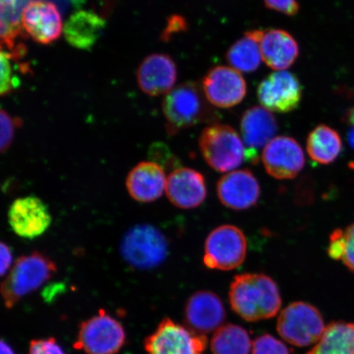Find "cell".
<instances>
[{
    "label": "cell",
    "mask_w": 354,
    "mask_h": 354,
    "mask_svg": "<svg viewBox=\"0 0 354 354\" xmlns=\"http://www.w3.org/2000/svg\"><path fill=\"white\" fill-rule=\"evenodd\" d=\"M203 158L212 169L231 171L240 167L245 158V145L232 127L211 124L198 139Z\"/></svg>",
    "instance_id": "5b68a950"
},
{
    "label": "cell",
    "mask_w": 354,
    "mask_h": 354,
    "mask_svg": "<svg viewBox=\"0 0 354 354\" xmlns=\"http://www.w3.org/2000/svg\"><path fill=\"white\" fill-rule=\"evenodd\" d=\"M307 354H354V323L334 322Z\"/></svg>",
    "instance_id": "d4e9b609"
},
{
    "label": "cell",
    "mask_w": 354,
    "mask_h": 354,
    "mask_svg": "<svg viewBox=\"0 0 354 354\" xmlns=\"http://www.w3.org/2000/svg\"><path fill=\"white\" fill-rule=\"evenodd\" d=\"M348 121L354 126V108L348 113Z\"/></svg>",
    "instance_id": "74e56055"
},
{
    "label": "cell",
    "mask_w": 354,
    "mask_h": 354,
    "mask_svg": "<svg viewBox=\"0 0 354 354\" xmlns=\"http://www.w3.org/2000/svg\"><path fill=\"white\" fill-rule=\"evenodd\" d=\"M207 344L206 335L194 334L187 327L165 318L145 339V348L148 354H203Z\"/></svg>",
    "instance_id": "9c48e42d"
},
{
    "label": "cell",
    "mask_w": 354,
    "mask_h": 354,
    "mask_svg": "<svg viewBox=\"0 0 354 354\" xmlns=\"http://www.w3.org/2000/svg\"><path fill=\"white\" fill-rule=\"evenodd\" d=\"M126 343L121 323L100 310L80 326L75 348L87 354H117Z\"/></svg>",
    "instance_id": "52a82bcc"
},
{
    "label": "cell",
    "mask_w": 354,
    "mask_h": 354,
    "mask_svg": "<svg viewBox=\"0 0 354 354\" xmlns=\"http://www.w3.org/2000/svg\"><path fill=\"white\" fill-rule=\"evenodd\" d=\"M344 250L342 261L348 270L354 273V223L344 231Z\"/></svg>",
    "instance_id": "4dcf8cb0"
},
{
    "label": "cell",
    "mask_w": 354,
    "mask_h": 354,
    "mask_svg": "<svg viewBox=\"0 0 354 354\" xmlns=\"http://www.w3.org/2000/svg\"><path fill=\"white\" fill-rule=\"evenodd\" d=\"M246 254L245 234L236 225H223L206 239L203 263L207 268L231 271L240 267Z\"/></svg>",
    "instance_id": "ba28073f"
},
{
    "label": "cell",
    "mask_w": 354,
    "mask_h": 354,
    "mask_svg": "<svg viewBox=\"0 0 354 354\" xmlns=\"http://www.w3.org/2000/svg\"><path fill=\"white\" fill-rule=\"evenodd\" d=\"M0 254H1V267H0V272H1V276L4 277L6 274L10 272L13 263L12 250L6 243L1 242Z\"/></svg>",
    "instance_id": "836d02e7"
},
{
    "label": "cell",
    "mask_w": 354,
    "mask_h": 354,
    "mask_svg": "<svg viewBox=\"0 0 354 354\" xmlns=\"http://www.w3.org/2000/svg\"><path fill=\"white\" fill-rule=\"evenodd\" d=\"M24 32L41 44L54 43L64 32L59 8L48 0H32L26 4L21 15Z\"/></svg>",
    "instance_id": "7c38bea8"
},
{
    "label": "cell",
    "mask_w": 354,
    "mask_h": 354,
    "mask_svg": "<svg viewBox=\"0 0 354 354\" xmlns=\"http://www.w3.org/2000/svg\"><path fill=\"white\" fill-rule=\"evenodd\" d=\"M166 184L165 169L153 161L140 162L129 172L126 180L130 196L140 203L157 201L165 192Z\"/></svg>",
    "instance_id": "ffe728a7"
},
{
    "label": "cell",
    "mask_w": 354,
    "mask_h": 354,
    "mask_svg": "<svg viewBox=\"0 0 354 354\" xmlns=\"http://www.w3.org/2000/svg\"><path fill=\"white\" fill-rule=\"evenodd\" d=\"M260 47L264 63L277 71L290 68L299 55L297 41L289 32L281 29L264 30Z\"/></svg>",
    "instance_id": "44dd1931"
},
{
    "label": "cell",
    "mask_w": 354,
    "mask_h": 354,
    "mask_svg": "<svg viewBox=\"0 0 354 354\" xmlns=\"http://www.w3.org/2000/svg\"><path fill=\"white\" fill-rule=\"evenodd\" d=\"M302 96L303 87L299 78L286 71L270 74L258 88L260 104L270 112H292L299 107Z\"/></svg>",
    "instance_id": "30bf717a"
},
{
    "label": "cell",
    "mask_w": 354,
    "mask_h": 354,
    "mask_svg": "<svg viewBox=\"0 0 354 354\" xmlns=\"http://www.w3.org/2000/svg\"><path fill=\"white\" fill-rule=\"evenodd\" d=\"M165 192L169 201L179 209H196L207 197L205 176L192 168H176L167 177Z\"/></svg>",
    "instance_id": "ac0fdd59"
},
{
    "label": "cell",
    "mask_w": 354,
    "mask_h": 354,
    "mask_svg": "<svg viewBox=\"0 0 354 354\" xmlns=\"http://www.w3.org/2000/svg\"><path fill=\"white\" fill-rule=\"evenodd\" d=\"M0 354H15L12 348L7 343L1 340V346H0Z\"/></svg>",
    "instance_id": "d590c367"
},
{
    "label": "cell",
    "mask_w": 354,
    "mask_h": 354,
    "mask_svg": "<svg viewBox=\"0 0 354 354\" xmlns=\"http://www.w3.org/2000/svg\"><path fill=\"white\" fill-rule=\"evenodd\" d=\"M263 32V30H250L229 48L227 60L234 69L249 73L259 68L263 59L260 43Z\"/></svg>",
    "instance_id": "603a6c76"
},
{
    "label": "cell",
    "mask_w": 354,
    "mask_h": 354,
    "mask_svg": "<svg viewBox=\"0 0 354 354\" xmlns=\"http://www.w3.org/2000/svg\"><path fill=\"white\" fill-rule=\"evenodd\" d=\"M57 272L54 261L39 252L21 256L13 264L1 285L3 304L12 308L50 280Z\"/></svg>",
    "instance_id": "3957f363"
},
{
    "label": "cell",
    "mask_w": 354,
    "mask_h": 354,
    "mask_svg": "<svg viewBox=\"0 0 354 354\" xmlns=\"http://www.w3.org/2000/svg\"><path fill=\"white\" fill-rule=\"evenodd\" d=\"M348 141H349V144H351V145L352 146V147L354 149V128L353 130L351 131V132H349Z\"/></svg>",
    "instance_id": "8d00e7d4"
},
{
    "label": "cell",
    "mask_w": 354,
    "mask_h": 354,
    "mask_svg": "<svg viewBox=\"0 0 354 354\" xmlns=\"http://www.w3.org/2000/svg\"><path fill=\"white\" fill-rule=\"evenodd\" d=\"M262 160L268 174L278 180L294 179L303 170L302 147L289 136H277L265 146Z\"/></svg>",
    "instance_id": "8fae6325"
},
{
    "label": "cell",
    "mask_w": 354,
    "mask_h": 354,
    "mask_svg": "<svg viewBox=\"0 0 354 354\" xmlns=\"http://www.w3.org/2000/svg\"><path fill=\"white\" fill-rule=\"evenodd\" d=\"M252 347L249 333L237 325L221 326L211 339L212 354H250Z\"/></svg>",
    "instance_id": "484cf974"
},
{
    "label": "cell",
    "mask_w": 354,
    "mask_h": 354,
    "mask_svg": "<svg viewBox=\"0 0 354 354\" xmlns=\"http://www.w3.org/2000/svg\"><path fill=\"white\" fill-rule=\"evenodd\" d=\"M105 21L92 11L80 10L69 17L64 26L66 41L80 50H90L100 37Z\"/></svg>",
    "instance_id": "7402d4cb"
},
{
    "label": "cell",
    "mask_w": 354,
    "mask_h": 354,
    "mask_svg": "<svg viewBox=\"0 0 354 354\" xmlns=\"http://www.w3.org/2000/svg\"><path fill=\"white\" fill-rule=\"evenodd\" d=\"M165 234L152 225H135L127 231L120 243V254L125 263L139 270L156 268L168 255Z\"/></svg>",
    "instance_id": "277c9868"
},
{
    "label": "cell",
    "mask_w": 354,
    "mask_h": 354,
    "mask_svg": "<svg viewBox=\"0 0 354 354\" xmlns=\"http://www.w3.org/2000/svg\"><path fill=\"white\" fill-rule=\"evenodd\" d=\"M277 129L276 118L263 107L254 106L243 114L241 131L245 158L252 165H258L260 150L274 139Z\"/></svg>",
    "instance_id": "2e32d148"
},
{
    "label": "cell",
    "mask_w": 354,
    "mask_h": 354,
    "mask_svg": "<svg viewBox=\"0 0 354 354\" xmlns=\"http://www.w3.org/2000/svg\"><path fill=\"white\" fill-rule=\"evenodd\" d=\"M136 78L145 94L152 97L167 95L176 82V65L169 55L152 54L141 62Z\"/></svg>",
    "instance_id": "d6986e66"
},
{
    "label": "cell",
    "mask_w": 354,
    "mask_h": 354,
    "mask_svg": "<svg viewBox=\"0 0 354 354\" xmlns=\"http://www.w3.org/2000/svg\"><path fill=\"white\" fill-rule=\"evenodd\" d=\"M0 123H1V135H0V150L1 153H6L15 140V132L17 127L22 125L21 118H13L6 110L0 112Z\"/></svg>",
    "instance_id": "83f0119b"
},
{
    "label": "cell",
    "mask_w": 354,
    "mask_h": 354,
    "mask_svg": "<svg viewBox=\"0 0 354 354\" xmlns=\"http://www.w3.org/2000/svg\"><path fill=\"white\" fill-rule=\"evenodd\" d=\"M344 250V236L342 229H336L330 236L328 254L331 259L342 260Z\"/></svg>",
    "instance_id": "d6a6232c"
},
{
    "label": "cell",
    "mask_w": 354,
    "mask_h": 354,
    "mask_svg": "<svg viewBox=\"0 0 354 354\" xmlns=\"http://www.w3.org/2000/svg\"><path fill=\"white\" fill-rule=\"evenodd\" d=\"M229 300L233 311L250 322L275 317L281 306L277 283L262 273L234 277L230 286Z\"/></svg>",
    "instance_id": "6da1fadb"
},
{
    "label": "cell",
    "mask_w": 354,
    "mask_h": 354,
    "mask_svg": "<svg viewBox=\"0 0 354 354\" xmlns=\"http://www.w3.org/2000/svg\"><path fill=\"white\" fill-rule=\"evenodd\" d=\"M219 201L228 209L246 210L256 205L260 198L259 180L250 170L233 171L224 175L216 185Z\"/></svg>",
    "instance_id": "e0dca14e"
},
{
    "label": "cell",
    "mask_w": 354,
    "mask_h": 354,
    "mask_svg": "<svg viewBox=\"0 0 354 354\" xmlns=\"http://www.w3.org/2000/svg\"><path fill=\"white\" fill-rule=\"evenodd\" d=\"M343 145L339 133L328 126L319 125L310 132L307 151L312 160L319 165L334 162L342 151Z\"/></svg>",
    "instance_id": "cb8c5ba5"
},
{
    "label": "cell",
    "mask_w": 354,
    "mask_h": 354,
    "mask_svg": "<svg viewBox=\"0 0 354 354\" xmlns=\"http://www.w3.org/2000/svg\"><path fill=\"white\" fill-rule=\"evenodd\" d=\"M202 88L207 101L220 109H229L245 99L247 85L240 72L218 66L212 68L203 80Z\"/></svg>",
    "instance_id": "4fadbf2b"
},
{
    "label": "cell",
    "mask_w": 354,
    "mask_h": 354,
    "mask_svg": "<svg viewBox=\"0 0 354 354\" xmlns=\"http://www.w3.org/2000/svg\"><path fill=\"white\" fill-rule=\"evenodd\" d=\"M225 310L219 296L211 291H198L185 306V327L193 333L206 335L218 330L225 320Z\"/></svg>",
    "instance_id": "9a60e30c"
},
{
    "label": "cell",
    "mask_w": 354,
    "mask_h": 354,
    "mask_svg": "<svg viewBox=\"0 0 354 354\" xmlns=\"http://www.w3.org/2000/svg\"><path fill=\"white\" fill-rule=\"evenodd\" d=\"M28 354H66L55 338L33 339Z\"/></svg>",
    "instance_id": "f546056e"
},
{
    "label": "cell",
    "mask_w": 354,
    "mask_h": 354,
    "mask_svg": "<svg viewBox=\"0 0 354 354\" xmlns=\"http://www.w3.org/2000/svg\"><path fill=\"white\" fill-rule=\"evenodd\" d=\"M210 104L196 82L183 83L172 88L162 103L168 134L174 136L201 123L218 121L219 114Z\"/></svg>",
    "instance_id": "7a4b0ae2"
},
{
    "label": "cell",
    "mask_w": 354,
    "mask_h": 354,
    "mask_svg": "<svg viewBox=\"0 0 354 354\" xmlns=\"http://www.w3.org/2000/svg\"><path fill=\"white\" fill-rule=\"evenodd\" d=\"M12 57L6 50H1V82H0V94L6 96L11 94V93L19 85V79L15 76L13 73L12 64Z\"/></svg>",
    "instance_id": "4316f807"
},
{
    "label": "cell",
    "mask_w": 354,
    "mask_h": 354,
    "mask_svg": "<svg viewBox=\"0 0 354 354\" xmlns=\"http://www.w3.org/2000/svg\"><path fill=\"white\" fill-rule=\"evenodd\" d=\"M277 331L283 339L297 347L318 342L324 333V320L318 309L304 302H295L282 310Z\"/></svg>",
    "instance_id": "8992f818"
},
{
    "label": "cell",
    "mask_w": 354,
    "mask_h": 354,
    "mask_svg": "<svg viewBox=\"0 0 354 354\" xmlns=\"http://www.w3.org/2000/svg\"><path fill=\"white\" fill-rule=\"evenodd\" d=\"M252 354H290L289 348L281 340L272 335L265 334L259 336L252 347Z\"/></svg>",
    "instance_id": "f1b7e54d"
},
{
    "label": "cell",
    "mask_w": 354,
    "mask_h": 354,
    "mask_svg": "<svg viewBox=\"0 0 354 354\" xmlns=\"http://www.w3.org/2000/svg\"><path fill=\"white\" fill-rule=\"evenodd\" d=\"M8 216L13 232L28 240L42 236L52 223V215L46 203L35 196L16 199Z\"/></svg>",
    "instance_id": "5bb4252c"
},
{
    "label": "cell",
    "mask_w": 354,
    "mask_h": 354,
    "mask_svg": "<svg viewBox=\"0 0 354 354\" xmlns=\"http://www.w3.org/2000/svg\"><path fill=\"white\" fill-rule=\"evenodd\" d=\"M269 10L284 13L288 16L297 15L299 6L297 0H264Z\"/></svg>",
    "instance_id": "1f68e13d"
},
{
    "label": "cell",
    "mask_w": 354,
    "mask_h": 354,
    "mask_svg": "<svg viewBox=\"0 0 354 354\" xmlns=\"http://www.w3.org/2000/svg\"><path fill=\"white\" fill-rule=\"evenodd\" d=\"M185 21L178 16L172 17L169 24H168L167 30L165 33V37H169L172 32H178L184 29Z\"/></svg>",
    "instance_id": "e575fe53"
}]
</instances>
